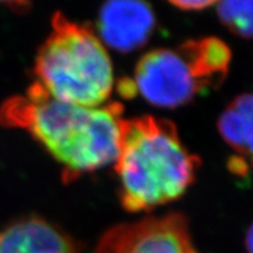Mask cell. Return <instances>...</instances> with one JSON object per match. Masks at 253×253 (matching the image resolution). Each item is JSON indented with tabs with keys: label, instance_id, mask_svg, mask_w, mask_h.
<instances>
[{
	"label": "cell",
	"instance_id": "1",
	"mask_svg": "<svg viewBox=\"0 0 253 253\" xmlns=\"http://www.w3.org/2000/svg\"><path fill=\"white\" fill-rule=\"evenodd\" d=\"M124 107L117 102L84 107L58 100L32 84L0 107V124L39 141L63 169L66 181L113 164Z\"/></svg>",
	"mask_w": 253,
	"mask_h": 253
},
{
	"label": "cell",
	"instance_id": "2",
	"mask_svg": "<svg viewBox=\"0 0 253 253\" xmlns=\"http://www.w3.org/2000/svg\"><path fill=\"white\" fill-rule=\"evenodd\" d=\"M198 165L169 120H122L113 166L126 211H151L179 199L194 183Z\"/></svg>",
	"mask_w": 253,
	"mask_h": 253
},
{
	"label": "cell",
	"instance_id": "3",
	"mask_svg": "<svg viewBox=\"0 0 253 253\" xmlns=\"http://www.w3.org/2000/svg\"><path fill=\"white\" fill-rule=\"evenodd\" d=\"M35 84L62 102L84 107L108 103L115 87L106 45L87 26L57 12L35 59Z\"/></svg>",
	"mask_w": 253,
	"mask_h": 253
},
{
	"label": "cell",
	"instance_id": "4",
	"mask_svg": "<svg viewBox=\"0 0 253 253\" xmlns=\"http://www.w3.org/2000/svg\"><path fill=\"white\" fill-rule=\"evenodd\" d=\"M228 45L216 38L190 40L176 49H154L138 62L132 79L120 84L124 96L140 95L152 106L177 108L224 80Z\"/></svg>",
	"mask_w": 253,
	"mask_h": 253
},
{
	"label": "cell",
	"instance_id": "5",
	"mask_svg": "<svg viewBox=\"0 0 253 253\" xmlns=\"http://www.w3.org/2000/svg\"><path fill=\"white\" fill-rule=\"evenodd\" d=\"M94 253H199L186 218L179 213L153 216L107 230Z\"/></svg>",
	"mask_w": 253,
	"mask_h": 253
},
{
	"label": "cell",
	"instance_id": "6",
	"mask_svg": "<svg viewBox=\"0 0 253 253\" xmlns=\"http://www.w3.org/2000/svg\"><path fill=\"white\" fill-rule=\"evenodd\" d=\"M156 29V16L145 0H107L99 10L100 42L121 53L144 46Z\"/></svg>",
	"mask_w": 253,
	"mask_h": 253
},
{
	"label": "cell",
	"instance_id": "7",
	"mask_svg": "<svg viewBox=\"0 0 253 253\" xmlns=\"http://www.w3.org/2000/svg\"><path fill=\"white\" fill-rule=\"evenodd\" d=\"M0 253H81L76 242L42 217H25L0 230Z\"/></svg>",
	"mask_w": 253,
	"mask_h": 253
},
{
	"label": "cell",
	"instance_id": "8",
	"mask_svg": "<svg viewBox=\"0 0 253 253\" xmlns=\"http://www.w3.org/2000/svg\"><path fill=\"white\" fill-rule=\"evenodd\" d=\"M217 127L244 169L253 166V94L237 96L221 113Z\"/></svg>",
	"mask_w": 253,
	"mask_h": 253
},
{
	"label": "cell",
	"instance_id": "9",
	"mask_svg": "<svg viewBox=\"0 0 253 253\" xmlns=\"http://www.w3.org/2000/svg\"><path fill=\"white\" fill-rule=\"evenodd\" d=\"M218 17L233 34L253 39V0H218Z\"/></svg>",
	"mask_w": 253,
	"mask_h": 253
},
{
	"label": "cell",
	"instance_id": "10",
	"mask_svg": "<svg viewBox=\"0 0 253 253\" xmlns=\"http://www.w3.org/2000/svg\"><path fill=\"white\" fill-rule=\"evenodd\" d=\"M172 5L184 10H199L209 8L218 1V0H169Z\"/></svg>",
	"mask_w": 253,
	"mask_h": 253
},
{
	"label": "cell",
	"instance_id": "11",
	"mask_svg": "<svg viewBox=\"0 0 253 253\" xmlns=\"http://www.w3.org/2000/svg\"><path fill=\"white\" fill-rule=\"evenodd\" d=\"M0 3L9 5L10 8L16 10H25L30 6V0H0Z\"/></svg>",
	"mask_w": 253,
	"mask_h": 253
},
{
	"label": "cell",
	"instance_id": "12",
	"mask_svg": "<svg viewBox=\"0 0 253 253\" xmlns=\"http://www.w3.org/2000/svg\"><path fill=\"white\" fill-rule=\"evenodd\" d=\"M246 247H247L248 253H253V224L251 225L247 231V237H246Z\"/></svg>",
	"mask_w": 253,
	"mask_h": 253
}]
</instances>
